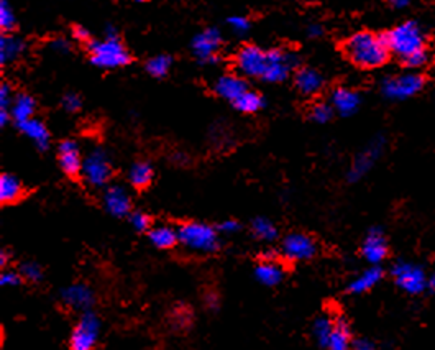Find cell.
I'll return each mask as SVG.
<instances>
[{
    "label": "cell",
    "mask_w": 435,
    "mask_h": 350,
    "mask_svg": "<svg viewBox=\"0 0 435 350\" xmlns=\"http://www.w3.org/2000/svg\"><path fill=\"white\" fill-rule=\"evenodd\" d=\"M347 58L355 66L363 69H376L388 63L391 51L383 35L371 32H356L343 45Z\"/></svg>",
    "instance_id": "6da1fadb"
},
{
    "label": "cell",
    "mask_w": 435,
    "mask_h": 350,
    "mask_svg": "<svg viewBox=\"0 0 435 350\" xmlns=\"http://www.w3.org/2000/svg\"><path fill=\"white\" fill-rule=\"evenodd\" d=\"M383 37H385L391 55L398 56L401 61L416 51L427 48L424 30L414 20H407L398 27L388 30L386 33H383Z\"/></svg>",
    "instance_id": "7a4b0ae2"
},
{
    "label": "cell",
    "mask_w": 435,
    "mask_h": 350,
    "mask_svg": "<svg viewBox=\"0 0 435 350\" xmlns=\"http://www.w3.org/2000/svg\"><path fill=\"white\" fill-rule=\"evenodd\" d=\"M90 61L97 68L115 69L130 63V55L119 38H104L89 45Z\"/></svg>",
    "instance_id": "3957f363"
},
{
    "label": "cell",
    "mask_w": 435,
    "mask_h": 350,
    "mask_svg": "<svg viewBox=\"0 0 435 350\" xmlns=\"http://www.w3.org/2000/svg\"><path fill=\"white\" fill-rule=\"evenodd\" d=\"M177 237L182 245H186L193 252L211 253L219 249V237L215 229L206 224L188 222L177 229Z\"/></svg>",
    "instance_id": "277c9868"
},
{
    "label": "cell",
    "mask_w": 435,
    "mask_h": 350,
    "mask_svg": "<svg viewBox=\"0 0 435 350\" xmlns=\"http://www.w3.org/2000/svg\"><path fill=\"white\" fill-rule=\"evenodd\" d=\"M425 86V77L416 71L388 76L381 81L383 96L389 101H406L419 94Z\"/></svg>",
    "instance_id": "5b68a950"
},
{
    "label": "cell",
    "mask_w": 435,
    "mask_h": 350,
    "mask_svg": "<svg viewBox=\"0 0 435 350\" xmlns=\"http://www.w3.org/2000/svg\"><path fill=\"white\" fill-rule=\"evenodd\" d=\"M396 284L406 291L407 295H420L422 291L427 289V273L420 265L412 262L399 260L391 268Z\"/></svg>",
    "instance_id": "8992f818"
},
{
    "label": "cell",
    "mask_w": 435,
    "mask_h": 350,
    "mask_svg": "<svg viewBox=\"0 0 435 350\" xmlns=\"http://www.w3.org/2000/svg\"><path fill=\"white\" fill-rule=\"evenodd\" d=\"M82 178L94 188H102L112 176L110 159L102 150H94L82 162Z\"/></svg>",
    "instance_id": "52a82bcc"
},
{
    "label": "cell",
    "mask_w": 435,
    "mask_h": 350,
    "mask_svg": "<svg viewBox=\"0 0 435 350\" xmlns=\"http://www.w3.org/2000/svg\"><path fill=\"white\" fill-rule=\"evenodd\" d=\"M383 150H385V138L378 137L373 142L365 146V148L356 155V158L351 163L350 171H348V181L350 183H356L363 178L365 175H368V171L371 170L373 166L376 165V162L380 159L383 155Z\"/></svg>",
    "instance_id": "ba28073f"
},
{
    "label": "cell",
    "mask_w": 435,
    "mask_h": 350,
    "mask_svg": "<svg viewBox=\"0 0 435 350\" xmlns=\"http://www.w3.org/2000/svg\"><path fill=\"white\" fill-rule=\"evenodd\" d=\"M298 64V58L293 53L281 50H271L268 51V63L264 75L261 79L267 83H282L289 77L293 69Z\"/></svg>",
    "instance_id": "9c48e42d"
},
{
    "label": "cell",
    "mask_w": 435,
    "mask_h": 350,
    "mask_svg": "<svg viewBox=\"0 0 435 350\" xmlns=\"http://www.w3.org/2000/svg\"><path fill=\"white\" fill-rule=\"evenodd\" d=\"M268 63V51L258 48V46L248 45L238 51L237 55V69L243 76L258 77L261 79L264 75Z\"/></svg>",
    "instance_id": "30bf717a"
},
{
    "label": "cell",
    "mask_w": 435,
    "mask_h": 350,
    "mask_svg": "<svg viewBox=\"0 0 435 350\" xmlns=\"http://www.w3.org/2000/svg\"><path fill=\"white\" fill-rule=\"evenodd\" d=\"M101 332V321L93 313H86L74 327L71 336V347L74 350H89L93 349L99 339Z\"/></svg>",
    "instance_id": "8fae6325"
},
{
    "label": "cell",
    "mask_w": 435,
    "mask_h": 350,
    "mask_svg": "<svg viewBox=\"0 0 435 350\" xmlns=\"http://www.w3.org/2000/svg\"><path fill=\"white\" fill-rule=\"evenodd\" d=\"M222 37L217 28H206L197 33L193 40V51L197 59L204 64L217 63V51L220 48Z\"/></svg>",
    "instance_id": "7c38bea8"
},
{
    "label": "cell",
    "mask_w": 435,
    "mask_h": 350,
    "mask_svg": "<svg viewBox=\"0 0 435 350\" xmlns=\"http://www.w3.org/2000/svg\"><path fill=\"white\" fill-rule=\"evenodd\" d=\"M282 255L288 260H309L317 252L316 242L304 233H289L282 240Z\"/></svg>",
    "instance_id": "4fadbf2b"
},
{
    "label": "cell",
    "mask_w": 435,
    "mask_h": 350,
    "mask_svg": "<svg viewBox=\"0 0 435 350\" xmlns=\"http://www.w3.org/2000/svg\"><path fill=\"white\" fill-rule=\"evenodd\" d=\"M362 255L369 265H380L388 257V240L380 227L369 229L362 245Z\"/></svg>",
    "instance_id": "5bb4252c"
},
{
    "label": "cell",
    "mask_w": 435,
    "mask_h": 350,
    "mask_svg": "<svg viewBox=\"0 0 435 350\" xmlns=\"http://www.w3.org/2000/svg\"><path fill=\"white\" fill-rule=\"evenodd\" d=\"M58 159H59L61 170L66 173V175L69 176L81 175L82 162H84V158L81 157V150L76 142H72V140L61 142L58 146Z\"/></svg>",
    "instance_id": "9a60e30c"
},
{
    "label": "cell",
    "mask_w": 435,
    "mask_h": 350,
    "mask_svg": "<svg viewBox=\"0 0 435 350\" xmlns=\"http://www.w3.org/2000/svg\"><path fill=\"white\" fill-rule=\"evenodd\" d=\"M104 206H106L108 214L115 215V217H124L130 213L132 200H130L127 189L124 186L115 184L104 193Z\"/></svg>",
    "instance_id": "2e32d148"
},
{
    "label": "cell",
    "mask_w": 435,
    "mask_h": 350,
    "mask_svg": "<svg viewBox=\"0 0 435 350\" xmlns=\"http://www.w3.org/2000/svg\"><path fill=\"white\" fill-rule=\"evenodd\" d=\"M330 104H332L334 110L337 112L338 115L350 117L360 109V106H362V97H360V94L354 89L338 88L332 93Z\"/></svg>",
    "instance_id": "e0dca14e"
},
{
    "label": "cell",
    "mask_w": 435,
    "mask_h": 350,
    "mask_svg": "<svg viewBox=\"0 0 435 350\" xmlns=\"http://www.w3.org/2000/svg\"><path fill=\"white\" fill-rule=\"evenodd\" d=\"M214 90L217 96H220L225 101L235 102L242 94H245L248 90V84L246 81L243 79L240 76H235V75H225L220 76L219 79L215 81L214 84Z\"/></svg>",
    "instance_id": "ac0fdd59"
},
{
    "label": "cell",
    "mask_w": 435,
    "mask_h": 350,
    "mask_svg": "<svg viewBox=\"0 0 435 350\" xmlns=\"http://www.w3.org/2000/svg\"><path fill=\"white\" fill-rule=\"evenodd\" d=\"M64 304H68L72 309H89L94 302V295L89 286L86 284H71V286L64 288L61 293Z\"/></svg>",
    "instance_id": "d6986e66"
},
{
    "label": "cell",
    "mask_w": 435,
    "mask_h": 350,
    "mask_svg": "<svg viewBox=\"0 0 435 350\" xmlns=\"http://www.w3.org/2000/svg\"><path fill=\"white\" fill-rule=\"evenodd\" d=\"M294 83L299 93L304 94V96H314L324 86V77L316 69L302 68L296 72Z\"/></svg>",
    "instance_id": "ffe728a7"
},
{
    "label": "cell",
    "mask_w": 435,
    "mask_h": 350,
    "mask_svg": "<svg viewBox=\"0 0 435 350\" xmlns=\"http://www.w3.org/2000/svg\"><path fill=\"white\" fill-rule=\"evenodd\" d=\"M17 125H19L20 130L23 132L30 140L35 142V145L40 150H46L48 146H50V132H48V128L45 127V124H43L41 120L33 119L32 117V119Z\"/></svg>",
    "instance_id": "44dd1931"
},
{
    "label": "cell",
    "mask_w": 435,
    "mask_h": 350,
    "mask_svg": "<svg viewBox=\"0 0 435 350\" xmlns=\"http://www.w3.org/2000/svg\"><path fill=\"white\" fill-rule=\"evenodd\" d=\"M383 278V270L378 265H371L368 270H365L362 275H358L356 278L348 284V291L354 293V295H362L367 293L373 286H376Z\"/></svg>",
    "instance_id": "7402d4cb"
},
{
    "label": "cell",
    "mask_w": 435,
    "mask_h": 350,
    "mask_svg": "<svg viewBox=\"0 0 435 350\" xmlns=\"http://www.w3.org/2000/svg\"><path fill=\"white\" fill-rule=\"evenodd\" d=\"M25 53V43L14 35H2L0 38V63L7 64L19 59Z\"/></svg>",
    "instance_id": "603a6c76"
},
{
    "label": "cell",
    "mask_w": 435,
    "mask_h": 350,
    "mask_svg": "<svg viewBox=\"0 0 435 350\" xmlns=\"http://www.w3.org/2000/svg\"><path fill=\"white\" fill-rule=\"evenodd\" d=\"M255 276L260 283L267 284V286H276L278 283H281L282 276H284V270H282V266L278 262L267 260L256 266Z\"/></svg>",
    "instance_id": "cb8c5ba5"
},
{
    "label": "cell",
    "mask_w": 435,
    "mask_h": 350,
    "mask_svg": "<svg viewBox=\"0 0 435 350\" xmlns=\"http://www.w3.org/2000/svg\"><path fill=\"white\" fill-rule=\"evenodd\" d=\"M351 345V332L348 327V322L345 319L338 318L335 319L332 336H330L329 347L330 350H345Z\"/></svg>",
    "instance_id": "d4e9b609"
},
{
    "label": "cell",
    "mask_w": 435,
    "mask_h": 350,
    "mask_svg": "<svg viewBox=\"0 0 435 350\" xmlns=\"http://www.w3.org/2000/svg\"><path fill=\"white\" fill-rule=\"evenodd\" d=\"M21 194H23V188L14 175L0 176V201L3 204H10V202L20 200Z\"/></svg>",
    "instance_id": "484cf974"
},
{
    "label": "cell",
    "mask_w": 435,
    "mask_h": 350,
    "mask_svg": "<svg viewBox=\"0 0 435 350\" xmlns=\"http://www.w3.org/2000/svg\"><path fill=\"white\" fill-rule=\"evenodd\" d=\"M148 239H150V242L156 249H171L174 247V244L180 240V237H177V231H174L173 227L158 226L150 229Z\"/></svg>",
    "instance_id": "4316f807"
},
{
    "label": "cell",
    "mask_w": 435,
    "mask_h": 350,
    "mask_svg": "<svg viewBox=\"0 0 435 350\" xmlns=\"http://www.w3.org/2000/svg\"><path fill=\"white\" fill-rule=\"evenodd\" d=\"M10 114H12V119H14L17 124L32 119L35 114L33 97L27 96V94H20V96H17L14 99V102H12Z\"/></svg>",
    "instance_id": "83f0119b"
},
{
    "label": "cell",
    "mask_w": 435,
    "mask_h": 350,
    "mask_svg": "<svg viewBox=\"0 0 435 350\" xmlns=\"http://www.w3.org/2000/svg\"><path fill=\"white\" fill-rule=\"evenodd\" d=\"M263 106H264L263 96L250 89H248L245 94H242V96L233 102L235 109L243 112V114H255V112L263 109Z\"/></svg>",
    "instance_id": "f1b7e54d"
},
{
    "label": "cell",
    "mask_w": 435,
    "mask_h": 350,
    "mask_svg": "<svg viewBox=\"0 0 435 350\" xmlns=\"http://www.w3.org/2000/svg\"><path fill=\"white\" fill-rule=\"evenodd\" d=\"M334 324H335V319L329 316L317 318L314 324H312V332H314L317 344H319L320 347H325V349L329 347V340H330V336H332Z\"/></svg>",
    "instance_id": "f546056e"
},
{
    "label": "cell",
    "mask_w": 435,
    "mask_h": 350,
    "mask_svg": "<svg viewBox=\"0 0 435 350\" xmlns=\"http://www.w3.org/2000/svg\"><path fill=\"white\" fill-rule=\"evenodd\" d=\"M151 178H153V170H151V165L146 162H138L135 163L130 170V183H132L135 188H145L151 183Z\"/></svg>",
    "instance_id": "4dcf8cb0"
},
{
    "label": "cell",
    "mask_w": 435,
    "mask_h": 350,
    "mask_svg": "<svg viewBox=\"0 0 435 350\" xmlns=\"http://www.w3.org/2000/svg\"><path fill=\"white\" fill-rule=\"evenodd\" d=\"M251 231H253V233L256 237H258L260 240L271 242L278 237V231H276L275 224H273L271 220H268L264 217L255 219L253 224H251Z\"/></svg>",
    "instance_id": "1f68e13d"
},
{
    "label": "cell",
    "mask_w": 435,
    "mask_h": 350,
    "mask_svg": "<svg viewBox=\"0 0 435 350\" xmlns=\"http://www.w3.org/2000/svg\"><path fill=\"white\" fill-rule=\"evenodd\" d=\"M173 59L166 55H158L155 58L148 59L146 63V71L150 72L153 77H163L168 75L169 68H171Z\"/></svg>",
    "instance_id": "d6a6232c"
},
{
    "label": "cell",
    "mask_w": 435,
    "mask_h": 350,
    "mask_svg": "<svg viewBox=\"0 0 435 350\" xmlns=\"http://www.w3.org/2000/svg\"><path fill=\"white\" fill-rule=\"evenodd\" d=\"M15 27V14L8 0H0V28L3 33L12 32Z\"/></svg>",
    "instance_id": "836d02e7"
},
{
    "label": "cell",
    "mask_w": 435,
    "mask_h": 350,
    "mask_svg": "<svg viewBox=\"0 0 435 350\" xmlns=\"http://www.w3.org/2000/svg\"><path fill=\"white\" fill-rule=\"evenodd\" d=\"M429 59H430L429 51L427 48H424L420 51H416V53H412L411 56H407V58L403 59L401 63L409 69V71H417V69L427 66Z\"/></svg>",
    "instance_id": "e575fe53"
},
{
    "label": "cell",
    "mask_w": 435,
    "mask_h": 350,
    "mask_svg": "<svg viewBox=\"0 0 435 350\" xmlns=\"http://www.w3.org/2000/svg\"><path fill=\"white\" fill-rule=\"evenodd\" d=\"M334 112L335 110H334L332 104H324V102L316 104L311 110V119L317 124H327L329 120L332 119Z\"/></svg>",
    "instance_id": "d590c367"
},
{
    "label": "cell",
    "mask_w": 435,
    "mask_h": 350,
    "mask_svg": "<svg viewBox=\"0 0 435 350\" xmlns=\"http://www.w3.org/2000/svg\"><path fill=\"white\" fill-rule=\"evenodd\" d=\"M20 271H21V275H23V278L30 280V282H40L43 276L40 265H37L35 262L23 263V265L20 266Z\"/></svg>",
    "instance_id": "8d00e7d4"
},
{
    "label": "cell",
    "mask_w": 435,
    "mask_h": 350,
    "mask_svg": "<svg viewBox=\"0 0 435 350\" xmlns=\"http://www.w3.org/2000/svg\"><path fill=\"white\" fill-rule=\"evenodd\" d=\"M130 224H132L135 231L145 232V231H148V229H150L151 220H150V217H148L146 214H143V213H135V214L130 215Z\"/></svg>",
    "instance_id": "74e56055"
},
{
    "label": "cell",
    "mask_w": 435,
    "mask_h": 350,
    "mask_svg": "<svg viewBox=\"0 0 435 350\" xmlns=\"http://www.w3.org/2000/svg\"><path fill=\"white\" fill-rule=\"evenodd\" d=\"M227 23L235 33H246L248 30H250V21H248V19H245V17H240V15L230 17V19L227 20Z\"/></svg>",
    "instance_id": "f35d334b"
},
{
    "label": "cell",
    "mask_w": 435,
    "mask_h": 350,
    "mask_svg": "<svg viewBox=\"0 0 435 350\" xmlns=\"http://www.w3.org/2000/svg\"><path fill=\"white\" fill-rule=\"evenodd\" d=\"M63 107H64V110H68V112H76V110H79L81 109V97L77 96V94H72V93H69V94H66V96L63 97Z\"/></svg>",
    "instance_id": "ab89813d"
},
{
    "label": "cell",
    "mask_w": 435,
    "mask_h": 350,
    "mask_svg": "<svg viewBox=\"0 0 435 350\" xmlns=\"http://www.w3.org/2000/svg\"><path fill=\"white\" fill-rule=\"evenodd\" d=\"M21 278L17 271H3V273L0 275V284H2V286H19Z\"/></svg>",
    "instance_id": "60d3db41"
},
{
    "label": "cell",
    "mask_w": 435,
    "mask_h": 350,
    "mask_svg": "<svg viewBox=\"0 0 435 350\" xmlns=\"http://www.w3.org/2000/svg\"><path fill=\"white\" fill-rule=\"evenodd\" d=\"M14 99H12V90L7 84L0 86V109H8L12 106Z\"/></svg>",
    "instance_id": "b9f144b4"
},
{
    "label": "cell",
    "mask_w": 435,
    "mask_h": 350,
    "mask_svg": "<svg viewBox=\"0 0 435 350\" xmlns=\"http://www.w3.org/2000/svg\"><path fill=\"white\" fill-rule=\"evenodd\" d=\"M51 48L58 51V53H68V51L71 50V45H69L66 38H56V40L51 43Z\"/></svg>",
    "instance_id": "7bdbcfd3"
},
{
    "label": "cell",
    "mask_w": 435,
    "mask_h": 350,
    "mask_svg": "<svg viewBox=\"0 0 435 350\" xmlns=\"http://www.w3.org/2000/svg\"><path fill=\"white\" fill-rule=\"evenodd\" d=\"M219 231L224 233H233L240 231V226H238V222H235V220H224L219 226Z\"/></svg>",
    "instance_id": "ee69618b"
},
{
    "label": "cell",
    "mask_w": 435,
    "mask_h": 350,
    "mask_svg": "<svg viewBox=\"0 0 435 350\" xmlns=\"http://www.w3.org/2000/svg\"><path fill=\"white\" fill-rule=\"evenodd\" d=\"M351 347L356 350H371V349H375L376 345L368 339H355L354 342H351Z\"/></svg>",
    "instance_id": "f6af8a7d"
},
{
    "label": "cell",
    "mask_w": 435,
    "mask_h": 350,
    "mask_svg": "<svg viewBox=\"0 0 435 350\" xmlns=\"http://www.w3.org/2000/svg\"><path fill=\"white\" fill-rule=\"evenodd\" d=\"M72 37L76 38L77 41H89L90 35L84 27H74L72 28Z\"/></svg>",
    "instance_id": "bcb514c9"
},
{
    "label": "cell",
    "mask_w": 435,
    "mask_h": 350,
    "mask_svg": "<svg viewBox=\"0 0 435 350\" xmlns=\"http://www.w3.org/2000/svg\"><path fill=\"white\" fill-rule=\"evenodd\" d=\"M307 35L311 38H319V37H322V35H324V28H322V25H319V23H312L307 27Z\"/></svg>",
    "instance_id": "7dc6e473"
},
{
    "label": "cell",
    "mask_w": 435,
    "mask_h": 350,
    "mask_svg": "<svg viewBox=\"0 0 435 350\" xmlns=\"http://www.w3.org/2000/svg\"><path fill=\"white\" fill-rule=\"evenodd\" d=\"M206 306L209 309H217L219 308V298L214 293H209L206 296Z\"/></svg>",
    "instance_id": "c3c4849f"
},
{
    "label": "cell",
    "mask_w": 435,
    "mask_h": 350,
    "mask_svg": "<svg viewBox=\"0 0 435 350\" xmlns=\"http://www.w3.org/2000/svg\"><path fill=\"white\" fill-rule=\"evenodd\" d=\"M411 2L412 0H389V3L394 8H404V7H407Z\"/></svg>",
    "instance_id": "681fc988"
},
{
    "label": "cell",
    "mask_w": 435,
    "mask_h": 350,
    "mask_svg": "<svg viewBox=\"0 0 435 350\" xmlns=\"http://www.w3.org/2000/svg\"><path fill=\"white\" fill-rule=\"evenodd\" d=\"M12 114H8L7 109H0V125L2 127H6V125L8 124V119H10Z\"/></svg>",
    "instance_id": "f907efd6"
},
{
    "label": "cell",
    "mask_w": 435,
    "mask_h": 350,
    "mask_svg": "<svg viewBox=\"0 0 435 350\" xmlns=\"http://www.w3.org/2000/svg\"><path fill=\"white\" fill-rule=\"evenodd\" d=\"M427 289L435 293V271L427 278Z\"/></svg>",
    "instance_id": "816d5d0a"
},
{
    "label": "cell",
    "mask_w": 435,
    "mask_h": 350,
    "mask_svg": "<svg viewBox=\"0 0 435 350\" xmlns=\"http://www.w3.org/2000/svg\"><path fill=\"white\" fill-rule=\"evenodd\" d=\"M7 260H8V257H7V253L6 252H2L0 253V266H6L7 265Z\"/></svg>",
    "instance_id": "f5cc1de1"
},
{
    "label": "cell",
    "mask_w": 435,
    "mask_h": 350,
    "mask_svg": "<svg viewBox=\"0 0 435 350\" xmlns=\"http://www.w3.org/2000/svg\"><path fill=\"white\" fill-rule=\"evenodd\" d=\"M137 2H146V0H137Z\"/></svg>",
    "instance_id": "db71d44e"
}]
</instances>
